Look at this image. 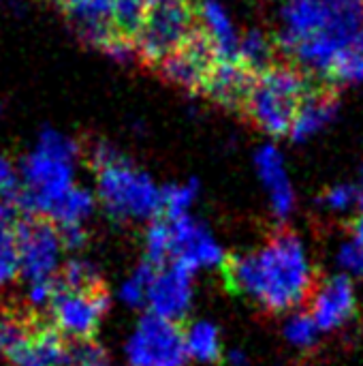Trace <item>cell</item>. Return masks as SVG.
Segmentation results:
<instances>
[{
    "label": "cell",
    "mask_w": 363,
    "mask_h": 366,
    "mask_svg": "<svg viewBox=\"0 0 363 366\" xmlns=\"http://www.w3.org/2000/svg\"><path fill=\"white\" fill-rule=\"evenodd\" d=\"M220 272L233 296L248 298L272 315L306 307L319 283L300 236L285 225L274 227L261 249L227 255Z\"/></svg>",
    "instance_id": "1"
},
{
    "label": "cell",
    "mask_w": 363,
    "mask_h": 366,
    "mask_svg": "<svg viewBox=\"0 0 363 366\" xmlns=\"http://www.w3.org/2000/svg\"><path fill=\"white\" fill-rule=\"evenodd\" d=\"M77 152L79 148L73 139L56 131H43L21 169L24 178L17 210L49 217L56 204L75 187L73 161Z\"/></svg>",
    "instance_id": "2"
},
{
    "label": "cell",
    "mask_w": 363,
    "mask_h": 366,
    "mask_svg": "<svg viewBox=\"0 0 363 366\" xmlns=\"http://www.w3.org/2000/svg\"><path fill=\"white\" fill-rule=\"evenodd\" d=\"M312 81L315 79L304 69L289 62H276L257 75L244 114L267 135H291Z\"/></svg>",
    "instance_id": "3"
},
{
    "label": "cell",
    "mask_w": 363,
    "mask_h": 366,
    "mask_svg": "<svg viewBox=\"0 0 363 366\" xmlns=\"http://www.w3.org/2000/svg\"><path fill=\"white\" fill-rule=\"evenodd\" d=\"M98 199L113 221H141L163 212V191L126 157L98 172Z\"/></svg>",
    "instance_id": "4"
},
{
    "label": "cell",
    "mask_w": 363,
    "mask_h": 366,
    "mask_svg": "<svg viewBox=\"0 0 363 366\" xmlns=\"http://www.w3.org/2000/svg\"><path fill=\"white\" fill-rule=\"evenodd\" d=\"M197 26V0L152 4L150 15L135 39V51L148 66H158L190 36Z\"/></svg>",
    "instance_id": "5"
},
{
    "label": "cell",
    "mask_w": 363,
    "mask_h": 366,
    "mask_svg": "<svg viewBox=\"0 0 363 366\" xmlns=\"http://www.w3.org/2000/svg\"><path fill=\"white\" fill-rule=\"evenodd\" d=\"M111 294L107 285L90 290H66L56 281V294L47 307V315L68 343L96 341L101 320L109 311Z\"/></svg>",
    "instance_id": "6"
},
{
    "label": "cell",
    "mask_w": 363,
    "mask_h": 366,
    "mask_svg": "<svg viewBox=\"0 0 363 366\" xmlns=\"http://www.w3.org/2000/svg\"><path fill=\"white\" fill-rule=\"evenodd\" d=\"M17 255L19 274L30 283L47 281L58 272V257L62 251L58 225L41 214H26L17 221Z\"/></svg>",
    "instance_id": "7"
},
{
    "label": "cell",
    "mask_w": 363,
    "mask_h": 366,
    "mask_svg": "<svg viewBox=\"0 0 363 366\" xmlns=\"http://www.w3.org/2000/svg\"><path fill=\"white\" fill-rule=\"evenodd\" d=\"M131 366H184L188 358L182 324L148 313L126 347Z\"/></svg>",
    "instance_id": "8"
},
{
    "label": "cell",
    "mask_w": 363,
    "mask_h": 366,
    "mask_svg": "<svg viewBox=\"0 0 363 366\" xmlns=\"http://www.w3.org/2000/svg\"><path fill=\"white\" fill-rule=\"evenodd\" d=\"M49 315L28 300L6 298L0 302V365L26 366Z\"/></svg>",
    "instance_id": "9"
},
{
    "label": "cell",
    "mask_w": 363,
    "mask_h": 366,
    "mask_svg": "<svg viewBox=\"0 0 363 366\" xmlns=\"http://www.w3.org/2000/svg\"><path fill=\"white\" fill-rule=\"evenodd\" d=\"M216 62H218L216 49L197 19V26L190 32V36L182 43V47H178L171 56H167L158 64V69L165 75V79H169L171 84L201 92L205 77Z\"/></svg>",
    "instance_id": "10"
},
{
    "label": "cell",
    "mask_w": 363,
    "mask_h": 366,
    "mask_svg": "<svg viewBox=\"0 0 363 366\" xmlns=\"http://www.w3.org/2000/svg\"><path fill=\"white\" fill-rule=\"evenodd\" d=\"M193 274L195 270L178 262H171L158 270L148 292V307L152 313L163 320L182 324L193 300Z\"/></svg>",
    "instance_id": "11"
},
{
    "label": "cell",
    "mask_w": 363,
    "mask_h": 366,
    "mask_svg": "<svg viewBox=\"0 0 363 366\" xmlns=\"http://www.w3.org/2000/svg\"><path fill=\"white\" fill-rule=\"evenodd\" d=\"M306 307L312 313L321 330L332 332L344 326L357 313V298H355L353 281L347 274L319 279Z\"/></svg>",
    "instance_id": "12"
},
{
    "label": "cell",
    "mask_w": 363,
    "mask_h": 366,
    "mask_svg": "<svg viewBox=\"0 0 363 366\" xmlns=\"http://www.w3.org/2000/svg\"><path fill=\"white\" fill-rule=\"evenodd\" d=\"M167 223L171 227V262L184 264L190 270L201 266H220L225 262L216 240L193 217L182 214L167 219Z\"/></svg>",
    "instance_id": "13"
},
{
    "label": "cell",
    "mask_w": 363,
    "mask_h": 366,
    "mask_svg": "<svg viewBox=\"0 0 363 366\" xmlns=\"http://www.w3.org/2000/svg\"><path fill=\"white\" fill-rule=\"evenodd\" d=\"M255 79L257 75L250 69H246L240 60H218L208 73L201 94H205L210 101L223 107L240 109L244 114Z\"/></svg>",
    "instance_id": "14"
},
{
    "label": "cell",
    "mask_w": 363,
    "mask_h": 366,
    "mask_svg": "<svg viewBox=\"0 0 363 366\" xmlns=\"http://www.w3.org/2000/svg\"><path fill=\"white\" fill-rule=\"evenodd\" d=\"M340 109V90L334 81L315 79L310 92L306 94L295 124L291 129V137L295 142H304L319 131H323Z\"/></svg>",
    "instance_id": "15"
},
{
    "label": "cell",
    "mask_w": 363,
    "mask_h": 366,
    "mask_svg": "<svg viewBox=\"0 0 363 366\" xmlns=\"http://www.w3.org/2000/svg\"><path fill=\"white\" fill-rule=\"evenodd\" d=\"M259 176L270 193L272 210L278 219H289L295 210V191L287 176L282 154L276 146H261L255 154Z\"/></svg>",
    "instance_id": "16"
},
{
    "label": "cell",
    "mask_w": 363,
    "mask_h": 366,
    "mask_svg": "<svg viewBox=\"0 0 363 366\" xmlns=\"http://www.w3.org/2000/svg\"><path fill=\"white\" fill-rule=\"evenodd\" d=\"M197 19H199V26L210 36L218 60H237L242 36L237 34L225 6L218 4L216 0H199Z\"/></svg>",
    "instance_id": "17"
},
{
    "label": "cell",
    "mask_w": 363,
    "mask_h": 366,
    "mask_svg": "<svg viewBox=\"0 0 363 366\" xmlns=\"http://www.w3.org/2000/svg\"><path fill=\"white\" fill-rule=\"evenodd\" d=\"M17 208L0 202V287L13 281L19 274V255H17Z\"/></svg>",
    "instance_id": "18"
},
{
    "label": "cell",
    "mask_w": 363,
    "mask_h": 366,
    "mask_svg": "<svg viewBox=\"0 0 363 366\" xmlns=\"http://www.w3.org/2000/svg\"><path fill=\"white\" fill-rule=\"evenodd\" d=\"M278 45L274 39H270L265 32L261 30H248L242 39H240V54L237 60L250 69L255 75L267 71L270 66H274L276 62H280L276 58Z\"/></svg>",
    "instance_id": "19"
},
{
    "label": "cell",
    "mask_w": 363,
    "mask_h": 366,
    "mask_svg": "<svg viewBox=\"0 0 363 366\" xmlns=\"http://www.w3.org/2000/svg\"><path fill=\"white\" fill-rule=\"evenodd\" d=\"M184 337H186L188 356L210 365L223 362V343L216 326L208 322H195L188 326V330H184Z\"/></svg>",
    "instance_id": "20"
},
{
    "label": "cell",
    "mask_w": 363,
    "mask_h": 366,
    "mask_svg": "<svg viewBox=\"0 0 363 366\" xmlns=\"http://www.w3.org/2000/svg\"><path fill=\"white\" fill-rule=\"evenodd\" d=\"M150 9H152L150 0H113L109 24L120 36L135 43L137 34L141 32L150 15Z\"/></svg>",
    "instance_id": "21"
},
{
    "label": "cell",
    "mask_w": 363,
    "mask_h": 366,
    "mask_svg": "<svg viewBox=\"0 0 363 366\" xmlns=\"http://www.w3.org/2000/svg\"><path fill=\"white\" fill-rule=\"evenodd\" d=\"M94 208V197L90 195V191L73 187L51 210V214L47 219H51L56 225H81L83 219L90 217Z\"/></svg>",
    "instance_id": "22"
},
{
    "label": "cell",
    "mask_w": 363,
    "mask_h": 366,
    "mask_svg": "<svg viewBox=\"0 0 363 366\" xmlns=\"http://www.w3.org/2000/svg\"><path fill=\"white\" fill-rule=\"evenodd\" d=\"M171 259V227L165 217H156L145 234V262L163 270Z\"/></svg>",
    "instance_id": "23"
},
{
    "label": "cell",
    "mask_w": 363,
    "mask_h": 366,
    "mask_svg": "<svg viewBox=\"0 0 363 366\" xmlns=\"http://www.w3.org/2000/svg\"><path fill=\"white\" fill-rule=\"evenodd\" d=\"M319 204L332 212H347L357 210V214L363 212V180L357 182H342L336 187H329L321 197Z\"/></svg>",
    "instance_id": "24"
},
{
    "label": "cell",
    "mask_w": 363,
    "mask_h": 366,
    "mask_svg": "<svg viewBox=\"0 0 363 366\" xmlns=\"http://www.w3.org/2000/svg\"><path fill=\"white\" fill-rule=\"evenodd\" d=\"M363 81V28L347 43V47L340 51L334 71L332 81Z\"/></svg>",
    "instance_id": "25"
},
{
    "label": "cell",
    "mask_w": 363,
    "mask_h": 366,
    "mask_svg": "<svg viewBox=\"0 0 363 366\" xmlns=\"http://www.w3.org/2000/svg\"><path fill=\"white\" fill-rule=\"evenodd\" d=\"M285 337L291 345L300 347V350H315L321 341V328L317 326L312 313L306 309V311H300L295 313L287 326H285Z\"/></svg>",
    "instance_id": "26"
},
{
    "label": "cell",
    "mask_w": 363,
    "mask_h": 366,
    "mask_svg": "<svg viewBox=\"0 0 363 366\" xmlns=\"http://www.w3.org/2000/svg\"><path fill=\"white\" fill-rule=\"evenodd\" d=\"M197 191H199L197 180H190L188 184H173V187L163 189V212H160V217L175 219V217L188 214V208L195 202Z\"/></svg>",
    "instance_id": "27"
},
{
    "label": "cell",
    "mask_w": 363,
    "mask_h": 366,
    "mask_svg": "<svg viewBox=\"0 0 363 366\" xmlns=\"http://www.w3.org/2000/svg\"><path fill=\"white\" fill-rule=\"evenodd\" d=\"M111 6H113V0H79V4L75 6L71 15H75V19L79 21V28L107 24L111 15Z\"/></svg>",
    "instance_id": "28"
},
{
    "label": "cell",
    "mask_w": 363,
    "mask_h": 366,
    "mask_svg": "<svg viewBox=\"0 0 363 366\" xmlns=\"http://www.w3.org/2000/svg\"><path fill=\"white\" fill-rule=\"evenodd\" d=\"M19 191H21V182L17 180L11 163L0 154V202H6L17 208Z\"/></svg>",
    "instance_id": "29"
},
{
    "label": "cell",
    "mask_w": 363,
    "mask_h": 366,
    "mask_svg": "<svg viewBox=\"0 0 363 366\" xmlns=\"http://www.w3.org/2000/svg\"><path fill=\"white\" fill-rule=\"evenodd\" d=\"M338 262L349 272L363 277V244H359L357 240L342 244L340 251H338Z\"/></svg>",
    "instance_id": "30"
},
{
    "label": "cell",
    "mask_w": 363,
    "mask_h": 366,
    "mask_svg": "<svg viewBox=\"0 0 363 366\" xmlns=\"http://www.w3.org/2000/svg\"><path fill=\"white\" fill-rule=\"evenodd\" d=\"M58 234H60L62 249H66V251L83 249L88 242V234L81 225H58Z\"/></svg>",
    "instance_id": "31"
},
{
    "label": "cell",
    "mask_w": 363,
    "mask_h": 366,
    "mask_svg": "<svg viewBox=\"0 0 363 366\" xmlns=\"http://www.w3.org/2000/svg\"><path fill=\"white\" fill-rule=\"evenodd\" d=\"M349 229L353 232V236H355V240L363 244V212L359 214H355L351 221H349Z\"/></svg>",
    "instance_id": "32"
},
{
    "label": "cell",
    "mask_w": 363,
    "mask_h": 366,
    "mask_svg": "<svg viewBox=\"0 0 363 366\" xmlns=\"http://www.w3.org/2000/svg\"><path fill=\"white\" fill-rule=\"evenodd\" d=\"M49 2H56L58 6H62L64 11H68V13H73L75 11V6L79 4V0H49Z\"/></svg>",
    "instance_id": "33"
},
{
    "label": "cell",
    "mask_w": 363,
    "mask_h": 366,
    "mask_svg": "<svg viewBox=\"0 0 363 366\" xmlns=\"http://www.w3.org/2000/svg\"><path fill=\"white\" fill-rule=\"evenodd\" d=\"M152 4H165V2H175V0H150Z\"/></svg>",
    "instance_id": "34"
},
{
    "label": "cell",
    "mask_w": 363,
    "mask_h": 366,
    "mask_svg": "<svg viewBox=\"0 0 363 366\" xmlns=\"http://www.w3.org/2000/svg\"><path fill=\"white\" fill-rule=\"evenodd\" d=\"M103 366H109V365H103Z\"/></svg>",
    "instance_id": "35"
},
{
    "label": "cell",
    "mask_w": 363,
    "mask_h": 366,
    "mask_svg": "<svg viewBox=\"0 0 363 366\" xmlns=\"http://www.w3.org/2000/svg\"><path fill=\"white\" fill-rule=\"evenodd\" d=\"M289 2H291V0H289Z\"/></svg>",
    "instance_id": "36"
}]
</instances>
